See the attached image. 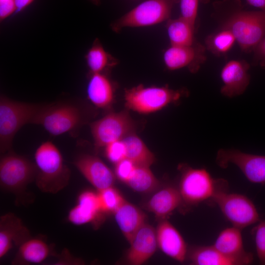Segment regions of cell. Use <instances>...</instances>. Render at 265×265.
Masks as SVG:
<instances>
[{
  "label": "cell",
  "instance_id": "277c9868",
  "mask_svg": "<svg viewBox=\"0 0 265 265\" xmlns=\"http://www.w3.org/2000/svg\"><path fill=\"white\" fill-rule=\"evenodd\" d=\"M181 169L178 188L182 202L187 205L195 206L212 199L217 191L227 186L226 181L213 179L205 168H193L186 166Z\"/></svg>",
  "mask_w": 265,
  "mask_h": 265
},
{
  "label": "cell",
  "instance_id": "ac0fdd59",
  "mask_svg": "<svg viewBox=\"0 0 265 265\" xmlns=\"http://www.w3.org/2000/svg\"><path fill=\"white\" fill-rule=\"evenodd\" d=\"M31 238L28 229L22 220L14 214L9 212L0 218V258L3 257L12 248L13 244L21 245Z\"/></svg>",
  "mask_w": 265,
  "mask_h": 265
},
{
  "label": "cell",
  "instance_id": "d6986e66",
  "mask_svg": "<svg viewBox=\"0 0 265 265\" xmlns=\"http://www.w3.org/2000/svg\"><path fill=\"white\" fill-rule=\"evenodd\" d=\"M102 212L98 193L87 190L79 196L78 204L68 214V219L76 225H81L96 220Z\"/></svg>",
  "mask_w": 265,
  "mask_h": 265
},
{
  "label": "cell",
  "instance_id": "e0dca14e",
  "mask_svg": "<svg viewBox=\"0 0 265 265\" xmlns=\"http://www.w3.org/2000/svg\"><path fill=\"white\" fill-rule=\"evenodd\" d=\"M158 246L167 256L183 263L187 256V247L179 231L168 221L162 219L156 229Z\"/></svg>",
  "mask_w": 265,
  "mask_h": 265
},
{
  "label": "cell",
  "instance_id": "30bf717a",
  "mask_svg": "<svg viewBox=\"0 0 265 265\" xmlns=\"http://www.w3.org/2000/svg\"><path fill=\"white\" fill-rule=\"evenodd\" d=\"M215 161L224 169L230 163L234 164L249 182L265 184V156L245 153L234 149H220L217 152Z\"/></svg>",
  "mask_w": 265,
  "mask_h": 265
},
{
  "label": "cell",
  "instance_id": "6da1fadb",
  "mask_svg": "<svg viewBox=\"0 0 265 265\" xmlns=\"http://www.w3.org/2000/svg\"><path fill=\"white\" fill-rule=\"evenodd\" d=\"M213 7L220 27L232 31L242 52H253L265 37V11L244 10L240 0L216 1Z\"/></svg>",
  "mask_w": 265,
  "mask_h": 265
},
{
  "label": "cell",
  "instance_id": "d6a6232c",
  "mask_svg": "<svg viewBox=\"0 0 265 265\" xmlns=\"http://www.w3.org/2000/svg\"><path fill=\"white\" fill-rule=\"evenodd\" d=\"M105 153L111 162L116 164L126 158V149L123 140L114 141L105 147Z\"/></svg>",
  "mask_w": 265,
  "mask_h": 265
},
{
  "label": "cell",
  "instance_id": "9a60e30c",
  "mask_svg": "<svg viewBox=\"0 0 265 265\" xmlns=\"http://www.w3.org/2000/svg\"><path fill=\"white\" fill-rule=\"evenodd\" d=\"M130 244L126 255L127 262L132 265L143 264L157 250L156 230L150 224L145 223L136 232Z\"/></svg>",
  "mask_w": 265,
  "mask_h": 265
},
{
  "label": "cell",
  "instance_id": "83f0119b",
  "mask_svg": "<svg viewBox=\"0 0 265 265\" xmlns=\"http://www.w3.org/2000/svg\"><path fill=\"white\" fill-rule=\"evenodd\" d=\"M236 42V38L229 29L220 27L205 39L206 49L215 55L220 56L228 53Z\"/></svg>",
  "mask_w": 265,
  "mask_h": 265
},
{
  "label": "cell",
  "instance_id": "4dcf8cb0",
  "mask_svg": "<svg viewBox=\"0 0 265 265\" xmlns=\"http://www.w3.org/2000/svg\"><path fill=\"white\" fill-rule=\"evenodd\" d=\"M207 2L209 0H180L181 16L195 27L199 1Z\"/></svg>",
  "mask_w": 265,
  "mask_h": 265
},
{
  "label": "cell",
  "instance_id": "52a82bcc",
  "mask_svg": "<svg viewBox=\"0 0 265 265\" xmlns=\"http://www.w3.org/2000/svg\"><path fill=\"white\" fill-rule=\"evenodd\" d=\"M180 0H147L116 20L112 29L119 32L125 27L155 25L170 19L174 5Z\"/></svg>",
  "mask_w": 265,
  "mask_h": 265
},
{
  "label": "cell",
  "instance_id": "7402d4cb",
  "mask_svg": "<svg viewBox=\"0 0 265 265\" xmlns=\"http://www.w3.org/2000/svg\"><path fill=\"white\" fill-rule=\"evenodd\" d=\"M86 92L89 101L98 107H107L113 101L114 86L106 73H90Z\"/></svg>",
  "mask_w": 265,
  "mask_h": 265
},
{
  "label": "cell",
  "instance_id": "f1b7e54d",
  "mask_svg": "<svg viewBox=\"0 0 265 265\" xmlns=\"http://www.w3.org/2000/svg\"><path fill=\"white\" fill-rule=\"evenodd\" d=\"M126 184L135 191L149 193L155 190L159 183L149 167L136 166L132 176Z\"/></svg>",
  "mask_w": 265,
  "mask_h": 265
},
{
  "label": "cell",
  "instance_id": "d590c367",
  "mask_svg": "<svg viewBox=\"0 0 265 265\" xmlns=\"http://www.w3.org/2000/svg\"><path fill=\"white\" fill-rule=\"evenodd\" d=\"M14 0H0V19L3 21L9 16L15 13Z\"/></svg>",
  "mask_w": 265,
  "mask_h": 265
},
{
  "label": "cell",
  "instance_id": "d4e9b609",
  "mask_svg": "<svg viewBox=\"0 0 265 265\" xmlns=\"http://www.w3.org/2000/svg\"><path fill=\"white\" fill-rule=\"evenodd\" d=\"M166 28L170 45L189 46L197 42L194 37L195 27L181 17L169 19Z\"/></svg>",
  "mask_w": 265,
  "mask_h": 265
},
{
  "label": "cell",
  "instance_id": "8992f818",
  "mask_svg": "<svg viewBox=\"0 0 265 265\" xmlns=\"http://www.w3.org/2000/svg\"><path fill=\"white\" fill-rule=\"evenodd\" d=\"M36 174L35 163L24 157L10 153L0 159L1 188L17 197L26 193L27 186L35 181Z\"/></svg>",
  "mask_w": 265,
  "mask_h": 265
},
{
  "label": "cell",
  "instance_id": "4316f807",
  "mask_svg": "<svg viewBox=\"0 0 265 265\" xmlns=\"http://www.w3.org/2000/svg\"><path fill=\"white\" fill-rule=\"evenodd\" d=\"M50 249L43 240L31 238L19 246L17 259L24 263L38 264L49 256Z\"/></svg>",
  "mask_w": 265,
  "mask_h": 265
},
{
  "label": "cell",
  "instance_id": "f35d334b",
  "mask_svg": "<svg viewBox=\"0 0 265 265\" xmlns=\"http://www.w3.org/2000/svg\"><path fill=\"white\" fill-rule=\"evenodd\" d=\"M93 3L95 5H99L100 3L101 0H89Z\"/></svg>",
  "mask_w": 265,
  "mask_h": 265
},
{
  "label": "cell",
  "instance_id": "7c38bea8",
  "mask_svg": "<svg viewBox=\"0 0 265 265\" xmlns=\"http://www.w3.org/2000/svg\"><path fill=\"white\" fill-rule=\"evenodd\" d=\"M206 50L198 42L189 46L170 45L164 52V63L169 70L187 68L195 73L206 60Z\"/></svg>",
  "mask_w": 265,
  "mask_h": 265
},
{
  "label": "cell",
  "instance_id": "484cf974",
  "mask_svg": "<svg viewBox=\"0 0 265 265\" xmlns=\"http://www.w3.org/2000/svg\"><path fill=\"white\" fill-rule=\"evenodd\" d=\"M122 140L126 146L127 159L137 166L150 167L153 163V154L137 136L130 134Z\"/></svg>",
  "mask_w": 265,
  "mask_h": 265
},
{
  "label": "cell",
  "instance_id": "cb8c5ba5",
  "mask_svg": "<svg viewBox=\"0 0 265 265\" xmlns=\"http://www.w3.org/2000/svg\"><path fill=\"white\" fill-rule=\"evenodd\" d=\"M90 73H106L116 66L118 60L106 52L101 42L96 38L85 55Z\"/></svg>",
  "mask_w": 265,
  "mask_h": 265
},
{
  "label": "cell",
  "instance_id": "f546056e",
  "mask_svg": "<svg viewBox=\"0 0 265 265\" xmlns=\"http://www.w3.org/2000/svg\"><path fill=\"white\" fill-rule=\"evenodd\" d=\"M102 210L105 212H114L125 201L113 186L98 191Z\"/></svg>",
  "mask_w": 265,
  "mask_h": 265
},
{
  "label": "cell",
  "instance_id": "8d00e7d4",
  "mask_svg": "<svg viewBox=\"0 0 265 265\" xmlns=\"http://www.w3.org/2000/svg\"><path fill=\"white\" fill-rule=\"evenodd\" d=\"M34 0H14L15 7V13H18L22 11L29 5H30Z\"/></svg>",
  "mask_w": 265,
  "mask_h": 265
},
{
  "label": "cell",
  "instance_id": "4fadbf2b",
  "mask_svg": "<svg viewBox=\"0 0 265 265\" xmlns=\"http://www.w3.org/2000/svg\"><path fill=\"white\" fill-rule=\"evenodd\" d=\"M249 68L250 64L244 60L234 59L228 61L220 71L223 83L220 93L228 98L243 94L250 82Z\"/></svg>",
  "mask_w": 265,
  "mask_h": 265
},
{
  "label": "cell",
  "instance_id": "603a6c76",
  "mask_svg": "<svg viewBox=\"0 0 265 265\" xmlns=\"http://www.w3.org/2000/svg\"><path fill=\"white\" fill-rule=\"evenodd\" d=\"M187 257L194 265H240L237 261L222 254L212 245L193 247Z\"/></svg>",
  "mask_w": 265,
  "mask_h": 265
},
{
  "label": "cell",
  "instance_id": "7a4b0ae2",
  "mask_svg": "<svg viewBox=\"0 0 265 265\" xmlns=\"http://www.w3.org/2000/svg\"><path fill=\"white\" fill-rule=\"evenodd\" d=\"M34 159L37 167L35 181L41 191L55 194L68 185L70 170L53 143L48 141L41 144L35 151Z\"/></svg>",
  "mask_w": 265,
  "mask_h": 265
},
{
  "label": "cell",
  "instance_id": "5b68a950",
  "mask_svg": "<svg viewBox=\"0 0 265 265\" xmlns=\"http://www.w3.org/2000/svg\"><path fill=\"white\" fill-rule=\"evenodd\" d=\"M185 90H174L168 86L145 87L139 85L126 89L125 100L129 109L140 113H149L178 102L187 94Z\"/></svg>",
  "mask_w": 265,
  "mask_h": 265
},
{
  "label": "cell",
  "instance_id": "1f68e13d",
  "mask_svg": "<svg viewBox=\"0 0 265 265\" xmlns=\"http://www.w3.org/2000/svg\"><path fill=\"white\" fill-rule=\"evenodd\" d=\"M252 232L259 262L265 265V220L260 221Z\"/></svg>",
  "mask_w": 265,
  "mask_h": 265
},
{
  "label": "cell",
  "instance_id": "836d02e7",
  "mask_svg": "<svg viewBox=\"0 0 265 265\" xmlns=\"http://www.w3.org/2000/svg\"><path fill=\"white\" fill-rule=\"evenodd\" d=\"M136 166L131 160L124 159L115 164V175L120 180L126 183L132 176Z\"/></svg>",
  "mask_w": 265,
  "mask_h": 265
},
{
  "label": "cell",
  "instance_id": "2e32d148",
  "mask_svg": "<svg viewBox=\"0 0 265 265\" xmlns=\"http://www.w3.org/2000/svg\"><path fill=\"white\" fill-rule=\"evenodd\" d=\"M241 231L234 226L224 229L212 246L222 254L237 261L240 265H249L253 262V255L244 249Z\"/></svg>",
  "mask_w": 265,
  "mask_h": 265
},
{
  "label": "cell",
  "instance_id": "ffe728a7",
  "mask_svg": "<svg viewBox=\"0 0 265 265\" xmlns=\"http://www.w3.org/2000/svg\"><path fill=\"white\" fill-rule=\"evenodd\" d=\"M114 214L115 220L124 236L130 243L136 232L145 223L146 214L126 200Z\"/></svg>",
  "mask_w": 265,
  "mask_h": 265
},
{
  "label": "cell",
  "instance_id": "ba28073f",
  "mask_svg": "<svg viewBox=\"0 0 265 265\" xmlns=\"http://www.w3.org/2000/svg\"><path fill=\"white\" fill-rule=\"evenodd\" d=\"M83 122L82 111L77 105L52 103L42 111L35 125L42 126L50 134L56 136L76 131Z\"/></svg>",
  "mask_w": 265,
  "mask_h": 265
},
{
  "label": "cell",
  "instance_id": "8fae6325",
  "mask_svg": "<svg viewBox=\"0 0 265 265\" xmlns=\"http://www.w3.org/2000/svg\"><path fill=\"white\" fill-rule=\"evenodd\" d=\"M133 124L126 112L109 113L91 124V130L96 147H106L121 140L130 134Z\"/></svg>",
  "mask_w": 265,
  "mask_h": 265
},
{
  "label": "cell",
  "instance_id": "e575fe53",
  "mask_svg": "<svg viewBox=\"0 0 265 265\" xmlns=\"http://www.w3.org/2000/svg\"><path fill=\"white\" fill-rule=\"evenodd\" d=\"M253 52L254 63L265 68V37L258 43Z\"/></svg>",
  "mask_w": 265,
  "mask_h": 265
},
{
  "label": "cell",
  "instance_id": "44dd1931",
  "mask_svg": "<svg viewBox=\"0 0 265 265\" xmlns=\"http://www.w3.org/2000/svg\"><path fill=\"white\" fill-rule=\"evenodd\" d=\"M182 203L179 188L168 186L154 194L147 202L146 208L157 218L164 219Z\"/></svg>",
  "mask_w": 265,
  "mask_h": 265
},
{
  "label": "cell",
  "instance_id": "74e56055",
  "mask_svg": "<svg viewBox=\"0 0 265 265\" xmlns=\"http://www.w3.org/2000/svg\"><path fill=\"white\" fill-rule=\"evenodd\" d=\"M247 3L251 6L260 8L261 10L265 11V0H246Z\"/></svg>",
  "mask_w": 265,
  "mask_h": 265
},
{
  "label": "cell",
  "instance_id": "5bb4252c",
  "mask_svg": "<svg viewBox=\"0 0 265 265\" xmlns=\"http://www.w3.org/2000/svg\"><path fill=\"white\" fill-rule=\"evenodd\" d=\"M74 164L98 191L113 186L114 175L99 158L90 155H81L77 158Z\"/></svg>",
  "mask_w": 265,
  "mask_h": 265
},
{
  "label": "cell",
  "instance_id": "3957f363",
  "mask_svg": "<svg viewBox=\"0 0 265 265\" xmlns=\"http://www.w3.org/2000/svg\"><path fill=\"white\" fill-rule=\"evenodd\" d=\"M47 104H34L0 98V151L3 154L12 146L19 130L28 124H34Z\"/></svg>",
  "mask_w": 265,
  "mask_h": 265
},
{
  "label": "cell",
  "instance_id": "9c48e42d",
  "mask_svg": "<svg viewBox=\"0 0 265 265\" xmlns=\"http://www.w3.org/2000/svg\"><path fill=\"white\" fill-rule=\"evenodd\" d=\"M212 200L233 226L242 230L260 221L255 205L243 195L229 193L223 189L217 191Z\"/></svg>",
  "mask_w": 265,
  "mask_h": 265
}]
</instances>
